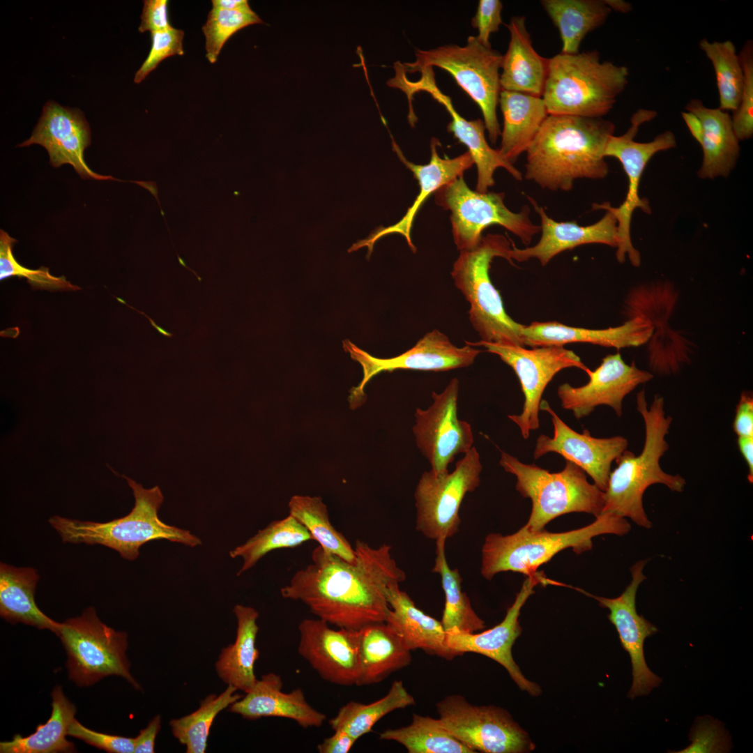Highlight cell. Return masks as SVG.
Returning <instances> with one entry per match:
<instances>
[{
    "label": "cell",
    "mask_w": 753,
    "mask_h": 753,
    "mask_svg": "<svg viewBox=\"0 0 753 753\" xmlns=\"http://www.w3.org/2000/svg\"><path fill=\"white\" fill-rule=\"evenodd\" d=\"M499 464L517 478L515 488L531 501V512L525 526L541 531L555 518L570 512L600 515L604 508V492L587 480L586 473L565 460L562 471L551 473L527 464L502 451Z\"/></svg>",
    "instance_id": "8"
},
{
    "label": "cell",
    "mask_w": 753,
    "mask_h": 753,
    "mask_svg": "<svg viewBox=\"0 0 753 753\" xmlns=\"http://www.w3.org/2000/svg\"><path fill=\"white\" fill-rule=\"evenodd\" d=\"M648 561V559L640 560L632 565L631 581L616 598L596 596L581 590L609 610L608 618L615 626L621 646L631 659L632 684L628 692L631 699L648 694L662 682V679L647 666L644 653L646 639L655 634L658 629L643 616L639 615L636 609V595L639 586L646 579L643 570Z\"/></svg>",
    "instance_id": "18"
},
{
    "label": "cell",
    "mask_w": 753,
    "mask_h": 753,
    "mask_svg": "<svg viewBox=\"0 0 753 753\" xmlns=\"http://www.w3.org/2000/svg\"><path fill=\"white\" fill-rule=\"evenodd\" d=\"M282 686L280 676L273 673L264 675L245 696L229 706V710L248 720L287 718L303 729L318 728L324 724L326 715L307 702L301 688L284 692Z\"/></svg>",
    "instance_id": "29"
},
{
    "label": "cell",
    "mask_w": 753,
    "mask_h": 753,
    "mask_svg": "<svg viewBox=\"0 0 753 753\" xmlns=\"http://www.w3.org/2000/svg\"><path fill=\"white\" fill-rule=\"evenodd\" d=\"M392 144L393 151L397 155L400 160L413 173L414 177L417 179L420 187L419 194L400 221L387 227H381L376 228L367 238L354 243L349 248V252L367 247V257H369L372 252L376 241L383 236L391 234L402 235L411 250L415 252L416 248L411 240V232L416 214L422 205L428 197L433 193L434 194L440 188L459 177L463 176L464 173L474 164L473 158L468 151L453 158H449L447 156L443 158L439 157L437 152V146L440 145V142L434 137L432 138L430 142V160L429 163L425 165H417L407 160L393 139Z\"/></svg>",
    "instance_id": "25"
},
{
    "label": "cell",
    "mask_w": 753,
    "mask_h": 753,
    "mask_svg": "<svg viewBox=\"0 0 753 753\" xmlns=\"http://www.w3.org/2000/svg\"><path fill=\"white\" fill-rule=\"evenodd\" d=\"M161 717L156 715L148 724L147 727L140 730L135 738V753H153L155 752V738L160 729Z\"/></svg>",
    "instance_id": "56"
},
{
    "label": "cell",
    "mask_w": 753,
    "mask_h": 753,
    "mask_svg": "<svg viewBox=\"0 0 753 753\" xmlns=\"http://www.w3.org/2000/svg\"><path fill=\"white\" fill-rule=\"evenodd\" d=\"M538 584H549L542 572L526 576L505 618L494 627L480 633L446 632L447 644L453 651L460 655L478 653L494 660L506 669L520 690L531 696L540 694L541 689L523 675L512 657V648L522 631L519 622L521 609Z\"/></svg>",
    "instance_id": "19"
},
{
    "label": "cell",
    "mask_w": 753,
    "mask_h": 753,
    "mask_svg": "<svg viewBox=\"0 0 753 753\" xmlns=\"http://www.w3.org/2000/svg\"><path fill=\"white\" fill-rule=\"evenodd\" d=\"M685 110L681 113L683 119L703 151L698 176L710 179L728 176L736 166L740 150L731 116L719 108L705 106L697 98L691 99Z\"/></svg>",
    "instance_id": "26"
},
{
    "label": "cell",
    "mask_w": 753,
    "mask_h": 753,
    "mask_svg": "<svg viewBox=\"0 0 753 753\" xmlns=\"http://www.w3.org/2000/svg\"><path fill=\"white\" fill-rule=\"evenodd\" d=\"M332 736L324 738L317 745L319 753H347L357 741L342 730H333Z\"/></svg>",
    "instance_id": "55"
},
{
    "label": "cell",
    "mask_w": 753,
    "mask_h": 753,
    "mask_svg": "<svg viewBox=\"0 0 753 753\" xmlns=\"http://www.w3.org/2000/svg\"><path fill=\"white\" fill-rule=\"evenodd\" d=\"M399 584H393L388 589L390 610L386 622L397 631L406 646L411 651L420 649L448 660L461 656L448 646L447 634L441 621L418 608Z\"/></svg>",
    "instance_id": "30"
},
{
    "label": "cell",
    "mask_w": 753,
    "mask_h": 753,
    "mask_svg": "<svg viewBox=\"0 0 753 753\" xmlns=\"http://www.w3.org/2000/svg\"><path fill=\"white\" fill-rule=\"evenodd\" d=\"M738 446L748 466L747 479L753 482V436L738 437Z\"/></svg>",
    "instance_id": "57"
},
{
    "label": "cell",
    "mask_w": 753,
    "mask_h": 753,
    "mask_svg": "<svg viewBox=\"0 0 753 753\" xmlns=\"http://www.w3.org/2000/svg\"><path fill=\"white\" fill-rule=\"evenodd\" d=\"M319 618H306L298 630V652L324 680L356 685L360 673L358 630L333 629Z\"/></svg>",
    "instance_id": "22"
},
{
    "label": "cell",
    "mask_w": 753,
    "mask_h": 753,
    "mask_svg": "<svg viewBox=\"0 0 753 753\" xmlns=\"http://www.w3.org/2000/svg\"><path fill=\"white\" fill-rule=\"evenodd\" d=\"M313 540L307 530L292 515L271 522L245 543L229 552L230 557H241L239 576L254 566L268 553L280 549L296 547Z\"/></svg>",
    "instance_id": "42"
},
{
    "label": "cell",
    "mask_w": 753,
    "mask_h": 753,
    "mask_svg": "<svg viewBox=\"0 0 753 753\" xmlns=\"http://www.w3.org/2000/svg\"><path fill=\"white\" fill-rule=\"evenodd\" d=\"M630 529L625 518L602 512L591 524L565 532L531 531L524 525L510 535L492 533L482 547L480 573L487 580L508 571L528 576L563 549L572 548L576 554H581L591 549L594 537L623 535Z\"/></svg>",
    "instance_id": "6"
},
{
    "label": "cell",
    "mask_w": 753,
    "mask_h": 753,
    "mask_svg": "<svg viewBox=\"0 0 753 753\" xmlns=\"http://www.w3.org/2000/svg\"><path fill=\"white\" fill-rule=\"evenodd\" d=\"M586 374L589 376L586 384L574 387L565 383L557 390L562 407L572 411L577 419L588 416L600 405L611 407L621 417L624 397L653 377L634 361L626 364L619 352L606 356L595 370L589 369Z\"/></svg>",
    "instance_id": "20"
},
{
    "label": "cell",
    "mask_w": 753,
    "mask_h": 753,
    "mask_svg": "<svg viewBox=\"0 0 753 753\" xmlns=\"http://www.w3.org/2000/svg\"><path fill=\"white\" fill-rule=\"evenodd\" d=\"M237 689L228 685L219 695L207 696L197 710L178 719L170 721L172 732L178 740L186 747L188 753H204L211 725L218 714L242 698L236 693Z\"/></svg>",
    "instance_id": "43"
},
{
    "label": "cell",
    "mask_w": 753,
    "mask_h": 753,
    "mask_svg": "<svg viewBox=\"0 0 753 753\" xmlns=\"http://www.w3.org/2000/svg\"><path fill=\"white\" fill-rule=\"evenodd\" d=\"M733 429L738 437L753 436V397L743 391L736 408Z\"/></svg>",
    "instance_id": "54"
},
{
    "label": "cell",
    "mask_w": 753,
    "mask_h": 753,
    "mask_svg": "<svg viewBox=\"0 0 753 753\" xmlns=\"http://www.w3.org/2000/svg\"><path fill=\"white\" fill-rule=\"evenodd\" d=\"M540 3L557 27L565 54H577L586 36L601 26L611 9L604 0H542Z\"/></svg>",
    "instance_id": "37"
},
{
    "label": "cell",
    "mask_w": 753,
    "mask_h": 753,
    "mask_svg": "<svg viewBox=\"0 0 753 753\" xmlns=\"http://www.w3.org/2000/svg\"><path fill=\"white\" fill-rule=\"evenodd\" d=\"M699 48L710 61L719 93V109L734 112L738 107L743 86V71L733 43L710 42L702 38Z\"/></svg>",
    "instance_id": "44"
},
{
    "label": "cell",
    "mask_w": 753,
    "mask_h": 753,
    "mask_svg": "<svg viewBox=\"0 0 753 753\" xmlns=\"http://www.w3.org/2000/svg\"><path fill=\"white\" fill-rule=\"evenodd\" d=\"M68 735L107 752L132 753L135 750V738L97 732L86 728L76 719L70 725Z\"/></svg>",
    "instance_id": "51"
},
{
    "label": "cell",
    "mask_w": 753,
    "mask_h": 753,
    "mask_svg": "<svg viewBox=\"0 0 753 753\" xmlns=\"http://www.w3.org/2000/svg\"><path fill=\"white\" fill-rule=\"evenodd\" d=\"M528 199L540 218L541 237L537 244L524 249L513 244L512 261L523 262L537 259L545 266L557 254L579 245L600 243L617 248L618 223L611 211L605 210L604 215L595 223L581 226L575 220L556 222L533 198Z\"/></svg>",
    "instance_id": "27"
},
{
    "label": "cell",
    "mask_w": 753,
    "mask_h": 753,
    "mask_svg": "<svg viewBox=\"0 0 753 753\" xmlns=\"http://www.w3.org/2000/svg\"><path fill=\"white\" fill-rule=\"evenodd\" d=\"M56 635L66 649L69 678L79 686H89L115 675L140 688L130 672L126 656L127 634L103 623L93 607L77 617L61 623Z\"/></svg>",
    "instance_id": "10"
},
{
    "label": "cell",
    "mask_w": 753,
    "mask_h": 753,
    "mask_svg": "<svg viewBox=\"0 0 753 753\" xmlns=\"http://www.w3.org/2000/svg\"><path fill=\"white\" fill-rule=\"evenodd\" d=\"M604 1L611 10L627 13L632 10L631 4L623 0H604Z\"/></svg>",
    "instance_id": "59"
},
{
    "label": "cell",
    "mask_w": 753,
    "mask_h": 753,
    "mask_svg": "<svg viewBox=\"0 0 753 753\" xmlns=\"http://www.w3.org/2000/svg\"><path fill=\"white\" fill-rule=\"evenodd\" d=\"M167 6V0H144L139 31L151 33L170 27Z\"/></svg>",
    "instance_id": "53"
},
{
    "label": "cell",
    "mask_w": 753,
    "mask_h": 753,
    "mask_svg": "<svg viewBox=\"0 0 753 753\" xmlns=\"http://www.w3.org/2000/svg\"><path fill=\"white\" fill-rule=\"evenodd\" d=\"M629 70L602 61L596 50L549 59L542 98L549 115L603 118L628 84Z\"/></svg>",
    "instance_id": "4"
},
{
    "label": "cell",
    "mask_w": 753,
    "mask_h": 753,
    "mask_svg": "<svg viewBox=\"0 0 753 753\" xmlns=\"http://www.w3.org/2000/svg\"><path fill=\"white\" fill-rule=\"evenodd\" d=\"M540 409L548 412L554 426L553 437L540 434L533 452L535 459L548 452H556L584 471L594 484L604 491L611 473V466L628 448V440L621 436L609 438H595L588 429L578 433L568 427L542 400Z\"/></svg>",
    "instance_id": "21"
},
{
    "label": "cell",
    "mask_w": 753,
    "mask_h": 753,
    "mask_svg": "<svg viewBox=\"0 0 753 753\" xmlns=\"http://www.w3.org/2000/svg\"><path fill=\"white\" fill-rule=\"evenodd\" d=\"M503 3L499 0H480L478 2L471 24L478 29L476 37L486 46H491L490 35L498 31L503 23L501 15Z\"/></svg>",
    "instance_id": "52"
},
{
    "label": "cell",
    "mask_w": 753,
    "mask_h": 753,
    "mask_svg": "<svg viewBox=\"0 0 753 753\" xmlns=\"http://www.w3.org/2000/svg\"><path fill=\"white\" fill-rule=\"evenodd\" d=\"M446 539L436 542V557L432 571L439 575L445 595L441 623L446 632H476L485 628V621L471 607L470 600L462 589V579L457 569L450 568L446 556Z\"/></svg>",
    "instance_id": "38"
},
{
    "label": "cell",
    "mask_w": 753,
    "mask_h": 753,
    "mask_svg": "<svg viewBox=\"0 0 753 753\" xmlns=\"http://www.w3.org/2000/svg\"><path fill=\"white\" fill-rule=\"evenodd\" d=\"M499 104L503 117L499 151L513 163L526 152L549 114L542 97L501 90Z\"/></svg>",
    "instance_id": "33"
},
{
    "label": "cell",
    "mask_w": 753,
    "mask_h": 753,
    "mask_svg": "<svg viewBox=\"0 0 753 753\" xmlns=\"http://www.w3.org/2000/svg\"><path fill=\"white\" fill-rule=\"evenodd\" d=\"M458 395L459 381L453 378L441 393L432 392L428 408L415 411L412 431L417 447L438 473L448 471L455 456L473 447L471 426L457 416Z\"/></svg>",
    "instance_id": "17"
},
{
    "label": "cell",
    "mask_w": 753,
    "mask_h": 753,
    "mask_svg": "<svg viewBox=\"0 0 753 753\" xmlns=\"http://www.w3.org/2000/svg\"><path fill=\"white\" fill-rule=\"evenodd\" d=\"M506 26L510 38L507 52L503 55L501 90L542 97L549 59L535 50L524 16L512 17Z\"/></svg>",
    "instance_id": "31"
},
{
    "label": "cell",
    "mask_w": 753,
    "mask_h": 753,
    "mask_svg": "<svg viewBox=\"0 0 753 753\" xmlns=\"http://www.w3.org/2000/svg\"><path fill=\"white\" fill-rule=\"evenodd\" d=\"M436 708L444 727L474 752L525 753L535 747L502 708L471 704L460 694L446 696Z\"/></svg>",
    "instance_id": "14"
},
{
    "label": "cell",
    "mask_w": 753,
    "mask_h": 753,
    "mask_svg": "<svg viewBox=\"0 0 753 753\" xmlns=\"http://www.w3.org/2000/svg\"><path fill=\"white\" fill-rule=\"evenodd\" d=\"M512 245L501 234L482 237L474 248L460 252L451 275L470 305L469 320L481 341L524 347L521 336L523 324L506 313L489 277L490 265L495 257L504 258L515 265L511 257Z\"/></svg>",
    "instance_id": "7"
},
{
    "label": "cell",
    "mask_w": 753,
    "mask_h": 753,
    "mask_svg": "<svg viewBox=\"0 0 753 753\" xmlns=\"http://www.w3.org/2000/svg\"><path fill=\"white\" fill-rule=\"evenodd\" d=\"M263 23L249 3L235 10L211 8L202 26L205 36L206 56L211 63L217 61L225 45L238 31L248 26Z\"/></svg>",
    "instance_id": "46"
},
{
    "label": "cell",
    "mask_w": 753,
    "mask_h": 753,
    "mask_svg": "<svg viewBox=\"0 0 753 753\" xmlns=\"http://www.w3.org/2000/svg\"><path fill=\"white\" fill-rule=\"evenodd\" d=\"M434 196L437 205L451 213L453 240L460 252L474 248L483 230L493 225L505 228L524 245H529L540 231V226L529 218L527 205L520 212H512L505 205L504 193L473 191L463 176L440 188Z\"/></svg>",
    "instance_id": "12"
},
{
    "label": "cell",
    "mask_w": 753,
    "mask_h": 753,
    "mask_svg": "<svg viewBox=\"0 0 753 753\" xmlns=\"http://www.w3.org/2000/svg\"><path fill=\"white\" fill-rule=\"evenodd\" d=\"M420 73V78L416 82L409 80L405 75L402 76L398 82V89L406 94L409 102H411L413 93L426 91L444 106L451 116L448 131L468 148V152L476 165L478 178L476 191L487 192L488 188L494 185V174L500 167L506 169L516 180H522V173L502 156L499 149H492L487 142L484 121L479 119L468 121L456 111L450 98L437 87L433 68L424 69Z\"/></svg>",
    "instance_id": "23"
},
{
    "label": "cell",
    "mask_w": 753,
    "mask_h": 753,
    "mask_svg": "<svg viewBox=\"0 0 753 753\" xmlns=\"http://www.w3.org/2000/svg\"><path fill=\"white\" fill-rule=\"evenodd\" d=\"M664 398L655 395L648 408L645 390L637 395V409L645 427V440L639 455L625 450L615 460L617 466L611 471L604 491V508L608 512L620 517L629 518L637 526L652 527L643 505V496L648 487L662 484L671 491L682 492L686 485L680 475L664 472L660 460L669 448L665 439L672 418L666 416Z\"/></svg>",
    "instance_id": "3"
},
{
    "label": "cell",
    "mask_w": 753,
    "mask_h": 753,
    "mask_svg": "<svg viewBox=\"0 0 753 753\" xmlns=\"http://www.w3.org/2000/svg\"><path fill=\"white\" fill-rule=\"evenodd\" d=\"M343 347L351 358L361 365L363 373L358 386L350 390L349 402L352 409L360 407L365 402L367 398L365 386L382 372L396 370L440 372L466 367L473 363L481 352L468 344L463 347H456L437 329L426 333L410 349L390 358L374 357L348 340L343 341Z\"/></svg>",
    "instance_id": "16"
},
{
    "label": "cell",
    "mask_w": 753,
    "mask_h": 753,
    "mask_svg": "<svg viewBox=\"0 0 753 753\" xmlns=\"http://www.w3.org/2000/svg\"><path fill=\"white\" fill-rule=\"evenodd\" d=\"M90 143V128L82 112L49 101L44 105L30 138L19 146L40 144L48 152L53 167L69 164L82 178L117 180L96 174L88 167L84 152Z\"/></svg>",
    "instance_id": "24"
},
{
    "label": "cell",
    "mask_w": 753,
    "mask_h": 753,
    "mask_svg": "<svg viewBox=\"0 0 753 753\" xmlns=\"http://www.w3.org/2000/svg\"><path fill=\"white\" fill-rule=\"evenodd\" d=\"M16 240L5 231L0 232V280L1 281L17 276L24 277L32 288L47 290L75 291L80 289L77 286L67 281L65 277L51 275L48 268L42 266L38 269L27 268L15 259L13 248Z\"/></svg>",
    "instance_id": "47"
},
{
    "label": "cell",
    "mask_w": 753,
    "mask_h": 753,
    "mask_svg": "<svg viewBox=\"0 0 753 753\" xmlns=\"http://www.w3.org/2000/svg\"><path fill=\"white\" fill-rule=\"evenodd\" d=\"M356 559L349 562L317 546L312 563L298 570L281 595L299 601L310 611L337 628L358 630L386 622L390 612V586L406 575L393 558L390 545L373 547L356 540Z\"/></svg>",
    "instance_id": "1"
},
{
    "label": "cell",
    "mask_w": 753,
    "mask_h": 753,
    "mask_svg": "<svg viewBox=\"0 0 753 753\" xmlns=\"http://www.w3.org/2000/svg\"><path fill=\"white\" fill-rule=\"evenodd\" d=\"M614 131L603 118L548 115L526 151L525 178L552 191H570L579 178H604L605 149Z\"/></svg>",
    "instance_id": "2"
},
{
    "label": "cell",
    "mask_w": 753,
    "mask_h": 753,
    "mask_svg": "<svg viewBox=\"0 0 753 753\" xmlns=\"http://www.w3.org/2000/svg\"><path fill=\"white\" fill-rule=\"evenodd\" d=\"M482 469L480 455L473 446L451 473H423L414 492L416 530L435 541L455 535L461 523V504L466 494L479 486Z\"/></svg>",
    "instance_id": "13"
},
{
    "label": "cell",
    "mask_w": 753,
    "mask_h": 753,
    "mask_svg": "<svg viewBox=\"0 0 753 753\" xmlns=\"http://www.w3.org/2000/svg\"><path fill=\"white\" fill-rule=\"evenodd\" d=\"M52 713L48 721L39 724L36 731L22 737L14 736L9 741L0 743L1 753H55L75 751L73 743L66 736L75 719V706L64 695L61 687L56 686L52 693Z\"/></svg>",
    "instance_id": "36"
},
{
    "label": "cell",
    "mask_w": 753,
    "mask_h": 753,
    "mask_svg": "<svg viewBox=\"0 0 753 753\" xmlns=\"http://www.w3.org/2000/svg\"><path fill=\"white\" fill-rule=\"evenodd\" d=\"M116 299H117V300H118V301H119V302H121V303H123V304L126 305H127L128 307H130V308L133 309L134 310L137 311V312L140 313L141 314H143V315H144V316H145V317H146V318H147V319H148L149 320V321H150V323H151V326H152L153 327H154V328H155V329H156V330H158V332H159V333H160L161 335H164V336H165V337H173V335H173L172 333H169L168 331H167V330H166L165 329H164L163 328H162V327H160V326H158V325H157V324H156L155 323V321H153V320H152V319H151V318H150L149 317H148L147 315H146V314H144V313L143 312H141V311H139V310H137L135 309V308H134L133 307H132V306H130V305H128V304H127V303H126V302H125V301H123V299H121V298H116Z\"/></svg>",
    "instance_id": "60"
},
{
    "label": "cell",
    "mask_w": 753,
    "mask_h": 753,
    "mask_svg": "<svg viewBox=\"0 0 753 753\" xmlns=\"http://www.w3.org/2000/svg\"><path fill=\"white\" fill-rule=\"evenodd\" d=\"M677 296L672 285L667 282L640 285L628 295L625 313L628 319L641 317L648 319L654 329L666 326L675 307Z\"/></svg>",
    "instance_id": "45"
},
{
    "label": "cell",
    "mask_w": 753,
    "mask_h": 753,
    "mask_svg": "<svg viewBox=\"0 0 753 753\" xmlns=\"http://www.w3.org/2000/svg\"><path fill=\"white\" fill-rule=\"evenodd\" d=\"M470 346L483 347L486 351L496 354L517 376L524 396L523 409L519 415H508L510 420L519 428L526 439L530 432L539 428V410L542 394L554 376L561 370L577 367L587 372L589 368L572 351L564 347H533L524 346L465 341Z\"/></svg>",
    "instance_id": "15"
},
{
    "label": "cell",
    "mask_w": 753,
    "mask_h": 753,
    "mask_svg": "<svg viewBox=\"0 0 753 753\" xmlns=\"http://www.w3.org/2000/svg\"><path fill=\"white\" fill-rule=\"evenodd\" d=\"M234 613L237 619L236 639L234 644L222 650L215 669L227 685L245 693L258 680L254 674V665L259 656L256 647L259 613L255 609L242 604H236Z\"/></svg>",
    "instance_id": "34"
},
{
    "label": "cell",
    "mask_w": 753,
    "mask_h": 753,
    "mask_svg": "<svg viewBox=\"0 0 753 753\" xmlns=\"http://www.w3.org/2000/svg\"><path fill=\"white\" fill-rule=\"evenodd\" d=\"M743 71V86L738 108L733 112L731 122L739 141L753 136V41L747 40L738 54Z\"/></svg>",
    "instance_id": "48"
},
{
    "label": "cell",
    "mask_w": 753,
    "mask_h": 753,
    "mask_svg": "<svg viewBox=\"0 0 753 753\" xmlns=\"http://www.w3.org/2000/svg\"><path fill=\"white\" fill-rule=\"evenodd\" d=\"M123 477L135 497L132 510L123 517L106 522L53 516L49 523L63 542L101 545L116 551L128 561L135 560L140 547L155 540H167L191 547L201 545V540L189 531L168 525L159 518L158 511L164 496L158 486L146 489L134 480Z\"/></svg>",
    "instance_id": "5"
},
{
    "label": "cell",
    "mask_w": 753,
    "mask_h": 753,
    "mask_svg": "<svg viewBox=\"0 0 753 753\" xmlns=\"http://www.w3.org/2000/svg\"><path fill=\"white\" fill-rule=\"evenodd\" d=\"M416 60L401 63L406 73L436 66L449 73L458 85L478 105L489 141L501 135L496 114L501 91L500 70L503 55L470 36L465 46L448 45L429 50L417 49Z\"/></svg>",
    "instance_id": "9"
},
{
    "label": "cell",
    "mask_w": 753,
    "mask_h": 753,
    "mask_svg": "<svg viewBox=\"0 0 753 753\" xmlns=\"http://www.w3.org/2000/svg\"><path fill=\"white\" fill-rule=\"evenodd\" d=\"M379 738L401 744L409 753H474L452 735L439 718L415 713L409 725L386 729L379 733Z\"/></svg>",
    "instance_id": "40"
},
{
    "label": "cell",
    "mask_w": 753,
    "mask_h": 753,
    "mask_svg": "<svg viewBox=\"0 0 753 753\" xmlns=\"http://www.w3.org/2000/svg\"><path fill=\"white\" fill-rule=\"evenodd\" d=\"M657 113L645 108L638 109L631 116L630 126L620 136L612 135L607 144L604 155L613 157L621 163L628 180V188L623 203L613 207L609 202L593 204L594 210H609L617 220L618 245L616 257L618 262L623 263L626 256L634 267L641 264L639 252L633 246L630 236V224L634 210L637 208L647 214L651 213L649 202L639 196V188L642 174L651 158L660 151H667L676 146L674 134L664 131L648 142H638L634 137L640 126L653 120Z\"/></svg>",
    "instance_id": "11"
},
{
    "label": "cell",
    "mask_w": 753,
    "mask_h": 753,
    "mask_svg": "<svg viewBox=\"0 0 753 753\" xmlns=\"http://www.w3.org/2000/svg\"><path fill=\"white\" fill-rule=\"evenodd\" d=\"M414 697L402 680H394L382 698L367 703L351 701L342 706L329 720L333 730H342L356 740L370 732L373 727L388 713L415 705Z\"/></svg>",
    "instance_id": "39"
},
{
    "label": "cell",
    "mask_w": 753,
    "mask_h": 753,
    "mask_svg": "<svg viewBox=\"0 0 753 753\" xmlns=\"http://www.w3.org/2000/svg\"><path fill=\"white\" fill-rule=\"evenodd\" d=\"M288 505L289 515L307 530L324 551L349 562L355 561L354 547L332 525L327 506L321 497L295 495Z\"/></svg>",
    "instance_id": "41"
},
{
    "label": "cell",
    "mask_w": 753,
    "mask_h": 753,
    "mask_svg": "<svg viewBox=\"0 0 753 753\" xmlns=\"http://www.w3.org/2000/svg\"><path fill=\"white\" fill-rule=\"evenodd\" d=\"M360 673L356 685L376 684L411 662V650L386 622L358 630Z\"/></svg>",
    "instance_id": "32"
},
{
    "label": "cell",
    "mask_w": 753,
    "mask_h": 753,
    "mask_svg": "<svg viewBox=\"0 0 753 753\" xmlns=\"http://www.w3.org/2000/svg\"><path fill=\"white\" fill-rule=\"evenodd\" d=\"M653 332L654 327L648 319L634 317L618 326L601 329L570 326L556 321H535L522 325L521 336L524 347L532 348L581 342L618 349L644 344Z\"/></svg>",
    "instance_id": "28"
},
{
    "label": "cell",
    "mask_w": 753,
    "mask_h": 753,
    "mask_svg": "<svg viewBox=\"0 0 753 753\" xmlns=\"http://www.w3.org/2000/svg\"><path fill=\"white\" fill-rule=\"evenodd\" d=\"M38 579L37 571L32 568L1 563L0 615L10 623H22L56 634L61 623L45 615L35 602Z\"/></svg>",
    "instance_id": "35"
},
{
    "label": "cell",
    "mask_w": 753,
    "mask_h": 753,
    "mask_svg": "<svg viewBox=\"0 0 753 753\" xmlns=\"http://www.w3.org/2000/svg\"><path fill=\"white\" fill-rule=\"evenodd\" d=\"M212 8L235 10L248 3L247 0H213Z\"/></svg>",
    "instance_id": "58"
},
{
    "label": "cell",
    "mask_w": 753,
    "mask_h": 753,
    "mask_svg": "<svg viewBox=\"0 0 753 753\" xmlns=\"http://www.w3.org/2000/svg\"><path fill=\"white\" fill-rule=\"evenodd\" d=\"M151 34L152 41L151 50L135 75L134 82L137 84L142 82L164 59L184 54L183 30L171 26L165 30L153 32Z\"/></svg>",
    "instance_id": "49"
},
{
    "label": "cell",
    "mask_w": 753,
    "mask_h": 753,
    "mask_svg": "<svg viewBox=\"0 0 753 753\" xmlns=\"http://www.w3.org/2000/svg\"><path fill=\"white\" fill-rule=\"evenodd\" d=\"M692 744L678 752H721L727 750V738L721 723L702 718L691 733Z\"/></svg>",
    "instance_id": "50"
}]
</instances>
